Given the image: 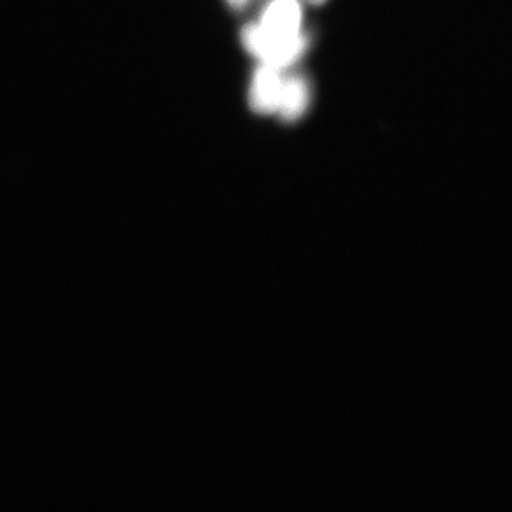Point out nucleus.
Listing matches in <instances>:
<instances>
[{
	"mask_svg": "<svg viewBox=\"0 0 512 512\" xmlns=\"http://www.w3.org/2000/svg\"><path fill=\"white\" fill-rule=\"evenodd\" d=\"M302 10L298 0H274L261 22L251 23L242 32V42L264 64L284 69L306 49L301 33Z\"/></svg>",
	"mask_w": 512,
	"mask_h": 512,
	"instance_id": "1",
	"label": "nucleus"
},
{
	"mask_svg": "<svg viewBox=\"0 0 512 512\" xmlns=\"http://www.w3.org/2000/svg\"><path fill=\"white\" fill-rule=\"evenodd\" d=\"M282 80L279 69L264 64L256 72L251 87V106L256 113L271 114L278 111L281 101Z\"/></svg>",
	"mask_w": 512,
	"mask_h": 512,
	"instance_id": "2",
	"label": "nucleus"
},
{
	"mask_svg": "<svg viewBox=\"0 0 512 512\" xmlns=\"http://www.w3.org/2000/svg\"><path fill=\"white\" fill-rule=\"evenodd\" d=\"M309 103L308 84L302 77H291L284 80L282 86L281 101H279L278 111L282 119L286 121H295L305 113Z\"/></svg>",
	"mask_w": 512,
	"mask_h": 512,
	"instance_id": "3",
	"label": "nucleus"
},
{
	"mask_svg": "<svg viewBox=\"0 0 512 512\" xmlns=\"http://www.w3.org/2000/svg\"><path fill=\"white\" fill-rule=\"evenodd\" d=\"M229 2H231L232 5L235 6H242L244 5L245 2H247V0H229Z\"/></svg>",
	"mask_w": 512,
	"mask_h": 512,
	"instance_id": "4",
	"label": "nucleus"
},
{
	"mask_svg": "<svg viewBox=\"0 0 512 512\" xmlns=\"http://www.w3.org/2000/svg\"><path fill=\"white\" fill-rule=\"evenodd\" d=\"M312 3H316V5H319V3L325 2V0H311Z\"/></svg>",
	"mask_w": 512,
	"mask_h": 512,
	"instance_id": "5",
	"label": "nucleus"
}]
</instances>
